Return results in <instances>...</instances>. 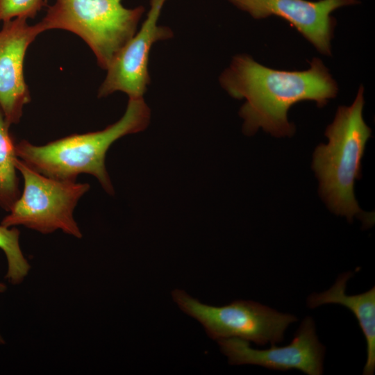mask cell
<instances>
[{"mask_svg": "<svg viewBox=\"0 0 375 375\" xmlns=\"http://www.w3.org/2000/svg\"><path fill=\"white\" fill-rule=\"evenodd\" d=\"M222 87L233 98L245 99L239 114L243 132L254 134L260 128L275 137L292 136L295 126L288 119L292 106L314 101L318 107L336 97L338 87L318 58L303 71L278 70L265 67L250 56H235L219 78Z\"/></svg>", "mask_w": 375, "mask_h": 375, "instance_id": "6da1fadb", "label": "cell"}, {"mask_svg": "<svg viewBox=\"0 0 375 375\" xmlns=\"http://www.w3.org/2000/svg\"><path fill=\"white\" fill-rule=\"evenodd\" d=\"M150 117L143 97L129 98L122 117L103 130L70 135L43 145L22 140L15 144L16 154L28 167L50 178L76 181L81 174L92 175L108 194H114L105 165L106 153L118 139L144 131Z\"/></svg>", "mask_w": 375, "mask_h": 375, "instance_id": "7a4b0ae2", "label": "cell"}, {"mask_svg": "<svg viewBox=\"0 0 375 375\" xmlns=\"http://www.w3.org/2000/svg\"><path fill=\"white\" fill-rule=\"evenodd\" d=\"M363 92L361 85L350 106L338 107L325 131L328 144L316 148L312 167L319 181V194L329 210L345 216L349 222L356 216L368 228L374 224V215L359 208L353 192L355 180L361 177V160L372 132L362 117Z\"/></svg>", "mask_w": 375, "mask_h": 375, "instance_id": "3957f363", "label": "cell"}, {"mask_svg": "<svg viewBox=\"0 0 375 375\" xmlns=\"http://www.w3.org/2000/svg\"><path fill=\"white\" fill-rule=\"evenodd\" d=\"M143 6L125 8L122 0H56L38 23L42 32L62 29L82 38L107 69L119 50L135 34Z\"/></svg>", "mask_w": 375, "mask_h": 375, "instance_id": "277c9868", "label": "cell"}, {"mask_svg": "<svg viewBox=\"0 0 375 375\" xmlns=\"http://www.w3.org/2000/svg\"><path fill=\"white\" fill-rule=\"evenodd\" d=\"M15 166L24 179L23 191L1 224L8 228L24 226L42 234L60 229L81 238L74 210L79 199L90 190V185L46 176L19 158Z\"/></svg>", "mask_w": 375, "mask_h": 375, "instance_id": "5b68a950", "label": "cell"}, {"mask_svg": "<svg viewBox=\"0 0 375 375\" xmlns=\"http://www.w3.org/2000/svg\"><path fill=\"white\" fill-rule=\"evenodd\" d=\"M172 297L184 312L199 321L208 335L216 340L238 338L258 345L275 344L284 340L288 326L297 321L294 315L252 301L238 300L215 307L201 303L178 289L172 292Z\"/></svg>", "mask_w": 375, "mask_h": 375, "instance_id": "8992f818", "label": "cell"}, {"mask_svg": "<svg viewBox=\"0 0 375 375\" xmlns=\"http://www.w3.org/2000/svg\"><path fill=\"white\" fill-rule=\"evenodd\" d=\"M166 0H150V9L140 31L119 50L110 62L98 97L120 91L129 98L143 97L150 83L148 63L152 45L172 37V30L158 25Z\"/></svg>", "mask_w": 375, "mask_h": 375, "instance_id": "52a82bcc", "label": "cell"}, {"mask_svg": "<svg viewBox=\"0 0 375 375\" xmlns=\"http://www.w3.org/2000/svg\"><path fill=\"white\" fill-rule=\"evenodd\" d=\"M217 342L231 365L251 364L281 371L297 369L308 375L323 374L325 347L318 340L310 317L304 318L292 342L285 347L272 344L267 349H254L247 340L238 338Z\"/></svg>", "mask_w": 375, "mask_h": 375, "instance_id": "ba28073f", "label": "cell"}, {"mask_svg": "<svg viewBox=\"0 0 375 375\" xmlns=\"http://www.w3.org/2000/svg\"><path fill=\"white\" fill-rule=\"evenodd\" d=\"M236 8L256 19L276 16L288 22L316 49L331 55L335 19L332 12L339 8L355 5L358 0H228Z\"/></svg>", "mask_w": 375, "mask_h": 375, "instance_id": "9c48e42d", "label": "cell"}, {"mask_svg": "<svg viewBox=\"0 0 375 375\" xmlns=\"http://www.w3.org/2000/svg\"><path fill=\"white\" fill-rule=\"evenodd\" d=\"M42 31L38 24L17 17L3 22L0 30V107L9 126L18 124L31 101L24 74L26 50Z\"/></svg>", "mask_w": 375, "mask_h": 375, "instance_id": "30bf717a", "label": "cell"}, {"mask_svg": "<svg viewBox=\"0 0 375 375\" xmlns=\"http://www.w3.org/2000/svg\"><path fill=\"white\" fill-rule=\"evenodd\" d=\"M351 272L341 274L328 290L313 293L307 299L308 306L315 308L327 303L342 305L352 311L357 318L367 342V361L364 375H372L375 370V288L356 295L346 294Z\"/></svg>", "mask_w": 375, "mask_h": 375, "instance_id": "8fae6325", "label": "cell"}, {"mask_svg": "<svg viewBox=\"0 0 375 375\" xmlns=\"http://www.w3.org/2000/svg\"><path fill=\"white\" fill-rule=\"evenodd\" d=\"M0 107V206L9 212L20 196L15 142Z\"/></svg>", "mask_w": 375, "mask_h": 375, "instance_id": "7c38bea8", "label": "cell"}, {"mask_svg": "<svg viewBox=\"0 0 375 375\" xmlns=\"http://www.w3.org/2000/svg\"><path fill=\"white\" fill-rule=\"evenodd\" d=\"M19 235V231L15 226L8 228L0 224V249L8 262L5 278L13 285L20 284L31 269L20 248Z\"/></svg>", "mask_w": 375, "mask_h": 375, "instance_id": "4fadbf2b", "label": "cell"}, {"mask_svg": "<svg viewBox=\"0 0 375 375\" xmlns=\"http://www.w3.org/2000/svg\"><path fill=\"white\" fill-rule=\"evenodd\" d=\"M45 3L43 0H0V22L17 17L33 19Z\"/></svg>", "mask_w": 375, "mask_h": 375, "instance_id": "5bb4252c", "label": "cell"}, {"mask_svg": "<svg viewBox=\"0 0 375 375\" xmlns=\"http://www.w3.org/2000/svg\"><path fill=\"white\" fill-rule=\"evenodd\" d=\"M6 289H7L6 285L0 282V293L5 292Z\"/></svg>", "mask_w": 375, "mask_h": 375, "instance_id": "9a60e30c", "label": "cell"}, {"mask_svg": "<svg viewBox=\"0 0 375 375\" xmlns=\"http://www.w3.org/2000/svg\"><path fill=\"white\" fill-rule=\"evenodd\" d=\"M5 344V341L0 334V344Z\"/></svg>", "mask_w": 375, "mask_h": 375, "instance_id": "2e32d148", "label": "cell"}]
</instances>
